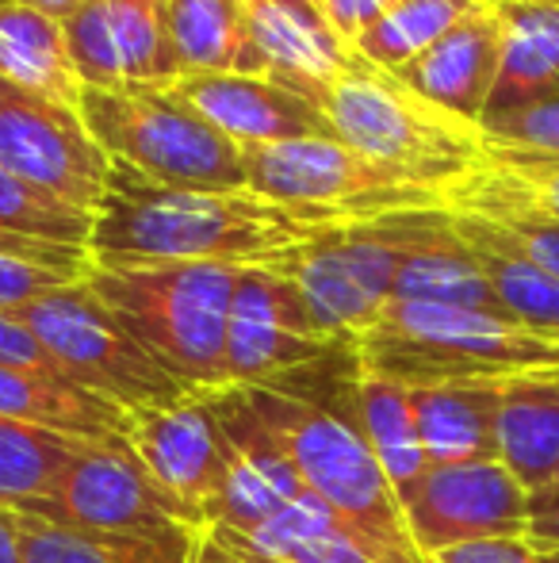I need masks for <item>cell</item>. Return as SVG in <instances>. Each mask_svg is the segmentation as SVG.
<instances>
[{
  "label": "cell",
  "mask_w": 559,
  "mask_h": 563,
  "mask_svg": "<svg viewBox=\"0 0 559 563\" xmlns=\"http://www.w3.org/2000/svg\"><path fill=\"white\" fill-rule=\"evenodd\" d=\"M388 4L391 0H318L322 20H326L349 46L388 12Z\"/></svg>",
  "instance_id": "cell-39"
},
{
  "label": "cell",
  "mask_w": 559,
  "mask_h": 563,
  "mask_svg": "<svg viewBox=\"0 0 559 563\" xmlns=\"http://www.w3.org/2000/svg\"><path fill=\"white\" fill-rule=\"evenodd\" d=\"M242 162L249 192L326 223H365L395 211L440 208L437 196L403 185L388 169L353 154L334 134L249 146L242 150Z\"/></svg>",
  "instance_id": "cell-9"
},
{
  "label": "cell",
  "mask_w": 559,
  "mask_h": 563,
  "mask_svg": "<svg viewBox=\"0 0 559 563\" xmlns=\"http://www.w3.org/2000/svg\"><path fill=\"white\" fill-rule=\"evenodd\" d=\"M525 541L559 549V487L556 483L529 495V526H525Z\"/></svg>",
  "instance_id": "cell-40"
},
{
  "label": "cell",
  "mask_w": 559,
  "mask_h": 563,
  "mask_svg": "<svg viewBox=\"0 0 559 563\" xmlns=\"http://www.w3.org/2000/svg\"><path fill=\"white\" fill-rule=\"evenodd\" d=\"M533 4H556L559 8V0H533Z\"/></svg>",
  "instance_id": "cell-47"
},
{
  "label": "cell",
  "mask_w": 559,
  "mask_h": 563,
  "mask_svg": "<svg viewBox=\"0 0 559 563\" xmlns=\"http://www.w3.org/2000/svg\"><path fill=\"white\" fill-rule=\"evenodd\" d=\"M391 299L506 314V307L499 303L487 273L479 268L476 253L456 234L445 208L411 211V242H406V257L399 265L395 296Z\"/></svg>",
  "instance_id": "cell-19"
},
{
  "label": "cell",
  "mask_w": 559,
  "mask_h": 563,
  "mask_svg": "<svg viewBox=\"0 0 559 563\" xmlns=\"http://www.w3.org/2000/svg\"><path fill=\"white\" fill-rule=\"evenodd\" d=\"M77 112L112 162L169 188L238 192L246 188L242 150L195 112L172 85L81 89Z\"/></svg>",
  "instance_id": "cell-6"
},
{
  "label": "cell",
  "mask_w": 559,
  "mask_h": 563,
  "mask_svg": "<svg viewBox=\"0 0 559 563\" xmlns=\"http://www.w3.org/2000/svg\"><path fill=\"white\" fill-rule=\"evenodd\" d=\"M92 227H97L92 211L74 208L62 196L46 192V188L31 185V180L15 177V173H8L0 165V230L38 238V242L89 250Z\"/></svg>",
  "instance_id": "cell-32"
},
{
  "label": "cell",
  "mask_w": 559,
  "mask_h": 563,
  "mask_svg": "<svg viewBox=\"0 0 559 563\" xmlns=\"http://www.w3.org/2000/svg\"><path fill=\"white\" fill-rule=\"evenodd\" d=\"M460 216L479 219L499 242H506L510 250H517L559 280V223L522 216V211H460Z\"/></svg>",
  "instance_id": "cell-33"
},
{
  "label": "cell",
  "mask_w": 559,
  "mask_h": 563,
  "mask_svg": "<svg viewBox=\"0 0 559 563\" xmlns=\"http://www.w3.org/2000/svg\"><path fill=\"white\" fill-rule=\"evenodd\" d=\"M425 563H540L525 537H487V541L452 544Z\"/></svg>",
  "instance_id": "cell-38"
},
{
  "label": "cell",
  "mask_w": 559,
  "mask_h": 563,
  "mask_svg": "<svg viewBox=\"0 0 559 563\" xmlns=\"http://www.w3.org/2000/svg\"><path fill=\"white\" fill-rule=\"evenodd\" d=\"M15 314L43 341V349L69 384L85 387L115 407L146 410L188 395V387L177 384L138 345L135 334L92 296L85 280L66 284Z\"/></svg>",
  "instance_id": "cell-7"
},
{
  "label": "cell",
  "mask_w": 559,
  "mask_h": 563,
  "mask_svg": "<svg viewBox=\"0 0 559 563\" xmlns=\"http://www.w3.org/2000/svg\"><path fill=\"white\" fill-rule=\"evenodd\" d=\"M62 27L81 89L172 85L185 77L165 0H85Z\"/></svg>",
  "instance_id": "cell-15"
},
{
  "label": "cell",
  "mask_w": 559,
  "mask_h": 563,
  "mask_svg": "<svg viewBox=\"0 0 559 563\" xmlns=\"http://www.w3.org/2000/svg\"><path fill=\"white\" fill-rule=\"evenodd\" d=\"M494 12L502 23V58L483 123L559 97V8L494 0Z\"/></svg>",
  "instance_id": "cell-20"
},
{
  "label": "cell",
  "mask_w": 559,
  "mask_h": 563,
  "mask_svg": "<svg viewBox=\"0 0 559 563\" xmlns=\"http://www.w3.org/2000/svg\"><path fill=\"white\" fill-rule=\"evenodd\" d=\"M54 526L97 529V533H142L169 537L203 529L172 495H165L154 475L142 467L127 441H92L58 475L46 498L15 506Z\"/></svg>",
  "instance_id": "cell-10"
},
{
  "label": "cell",
  "mask_w": 559,
  "mask_h": 563,
  "mask_svg": "<svg viewBox=\"0 0 559 563\" xmlns=\"http://www.w3.org/2000/svg\"><path fill=\"white\" fill-rule=\"evenodd\" d=\"M499 387L502 379L411 387L414 422L429 467L499 460Z\"/></svg>",
  "instance_id": "cell-21"
},
{
  "label": "cell",
  "mask_w": 559,
  "mask_h": 563,
  "mask_svg": "<svg viewBox=\"0 0 559 563\" xmlns=\"http://www.w3.org/2000/svg\"><path fill=\"white\" fill-rule=\"evenodd\" d=\"M483 134L487 142H499V146L537 150V154L559 157V97L522 108L514 115H502L494 123H483Z\"/></svg>",
  "instance_id": "cell-34"
},
{
  "label": "cell",
  "mask_w": 559,
  "mask_h": 563,
  "mask_svg": "<svg viewBox=\"0 0 559 563\" xmlns=\"http://www.w3.org/2000/svg\"><path fill=\"white\" fill-rule=\"evenodd\" d=\"M357 384V379H353ZM257 430L277 445L314 498L380 563H425L403 506L349 407H322L288 384L238 387Z\"/></svg>",
  "instance_id": "cell-2"
},
{
  "label": "cell",
  "mask_w": 559,
  "mask_h": 563,
  "mask_svg": "<svg viewBox=\"0 0 559 563\" xmlns=\"http://www.w3.org/2000/svg\"><path fill=\"white\" fill-rule=\"evenodd\" d=\"M0 4H8V0H0Z\"/></svg>",
  "instance_id": "cell-49"
},
{
  "label": "cell",
  "mask_w": 559,
  "mask_h": 563,
  "mask_svg": "<svg viewBox=\"0 0 559 563\" xmlns=\"http://www.w3.org/2000/svg\"><path fill=\"white\" fill-rule=\"evenodd\" d=\"M471 12L476 4L468 0H391L388 12L353 43V51L383 74H399Z\"/></svg>",
  "instance_id": "cell-30"
},
{
  "label": "cell",
  "mask_w": 559,
  "mask_h": 563,
  "mask_svg": "<svg viewBox=\"0 0 559 563\" xmlns=\"http://www.w3.org/2000/svg\"><path fill=\"white\" fill-rule=\"evenodd\" d=\"M411 541L425 560L452 544L487 537H525L529 490L502 467V460L425 467L406 490H399Z\"/></svg>",
  "instance_id": "cell-13"
},
{
  "label": "cell",
  "mask_w": 559,
  "mask_h": 563,
  "mask_svg": "<svg viewBox=\"0 0 559 563\" xmlns=\"http://www.w3.org/2000/svg\"><path fill=\"white\" fill-rule=\"evenodd\" d=\"M0 418L81 441H127V410L43 372L0 368Z\"/></svg>",
  "instance_id": "cell-25"
},
{
  "label": "cell",
  "mask_w": 559,
  "mask_h": 563,
  "mask_svg": "<svg viewBox=\"0 0 559 563\" xmlns=\"http://www.w3.org/2000/svg\"><path fill=\"white\" fill-rule=\"evenodd\" d=\"M246 4H288V8H314V12H322L318 0H246Z\"/></svg>",
  "instance_id": "cell-44"
},
{
  "label": "cell",
  "mask_w": 559,
  "mask_h": 563,
  "mask_svg": "<svg viewBox=\"0 0 559 563\" xmlns=\"http://www.w3.org/2000/svg\"><path fill=\"white\" fill-rule=\"evenodd\" d=\"M208 533L249 563H380L311 490L254 533Z\"/></svg>",
  "instance_id": "cell-24"
},
{
  "label": "cell",
  "mask_w": 559,
  "mask_h": 563,
  "mask_svg": "<svg viewBox=\"0 0 559 563\" xmlns=\"http://www.w3.org/2000/svg\"><path fill=\"white\" fill-rule=\"evenodd\" d=\"M177 89L238 150L334 134L322 108L265 74H185Z\"/></svg>",
  "instance_id": "cell-16"
},
{
  "label": "cell",
  "mask_w": 559,
  "mask_h": 563,
  "mask_svg": "<svg viewBox=\"0 0 559 563\" xmlns=\"http://www.w3.org/2000/svg\"><path fill=\"white\" fill-rule=\"evenodd\" d=\"M77 280H85V276L58 273V268L35 265V261L0 257V311L15 314L35 303V299L51 296V291L66 288V284H77Z\"/></svg>",
  "instance_id": "cell-35"
},
{
  "label": "cell",
  "mask_w": 559,
  "mask_h": 563,
  "mask_svg": "<svg viewBox=\"0 0 559 563\" xmlns=\"http://www.w3.org/2000/svg\"><path fill=\"white\" fill-rule=\"evenodd\" d=\"M127 445L157 487L208 529L234 456L211 391H188L165 407L127 410Z\"/></svg>",
  "instance_id": "cell-14"
},
{
  "label": "cell",
  "mask_w": 559,
  "mask_h": 563,
  "mask_svg": "<svg viewBox=\"0 0 559 563\" xmlns=\"http://www.w3.org/2000/svg\"><path fill=\"white\" fill-rule=\"evenodd\" d=\"M353 418H357L360 433H365L372 456L380 460L395 495L411 487L425 467H429L418 438V422H414L411 387L395 384V379L357 372V384H353Z\"/></svg>",
  "instance_id": "cell-29"
},
{
  "label": "cell",
  "mask_w": 559,
  "mask_h": 563,
  "mask_svg": "<svg viewBox=\"0 0 559 563\" xmlns=\"http://www.w3.org/2000/svg\"><path fill=\"white\" fill-rule=\"evenodd\" d=\"M411 242V211L334 223L277 261L280 273L299 284L314 322L337 345L357 338L380 319L395 296V276Z\"/></svg>",
  "instance_id": "cell-8"
},
{
  "label": "cell",
  "mask_w": 559,
  "mask_h": 563,
  "mask_svg": "<svg viewBox=\"0 0 559 563\" xmlns=\"http://www.w3.org/2000/svg\"><path fill=\"white\" fill-rule=\"evenodd\" d=\"M326 227L249 188H169L112 162L89 253L97 265H277Z\"/></svg>",
  "instance_id": "cell-1"
},
{
  "label": "cell",
  "mask_w": 559,
  "mask_h": 563,
  "mask_svg": "<svg viewBox=\"0 0 559 563\" xmlns=\"http://www.w3.org/2000/svg\"><path fill=\"white\" fill-rule=\"evenodd\" d=\"M0 563H20V521L8 506H0Z\"/></svg>",
  "instance_id": "cell-41"
},
{
  "label": "cell",
  "mask_w": 559,
  "mask_h": 563,
  "mask_svg": "<svg viewBox=\"0 0 559 563\" xmlns=\"http://www.w3.org/2000/svg\"><path fill=\"white\" fill-rule=\"evenodd\" d=\"M487 139V134H483ZM445 211H522L559 223V157L487 142L483 157L440 196Z\"/></svg>",
  "instance_id": "cell-22"
},
{
  "label": "cell",
  "mask_w": 559,
  "mask_h": 563,
  "mask_svg": "<svg viewBox=\"0 0 559 563\" xmlns=\"http://www.w3.org/2000/svg\"><path fill=\"white\" fill-rule=\"evenodd\" d=\"M20 563H192L203 529H185L169 537L142 533H97L69 529L20 514Z\"/></svg>",
  "instance_id": "cell-26"
},
{
  "label": "cell",
  "mask_w": 559,
  "mask_h": 563,
  "mask_svg": "<svg viewBox=\"0 0 559 563\" xmlns=\"http://www.w3.org/2000/svg\"><path fill=\"white\" fill-rule=\"evenodd\" d=\"M552 483H556V487H559V467H556V479H552Z\"/></svg>",
  "instance_id": "cell-48"
},
{
  "label": "cell",
  "mask_w": 559,
  "mask_h": 563,
  "mask_svg": "<svg viewBox=\"0 0 559 563\" xmlns=\"http://www.w3.org/2000/svg\"><path fill=\"white\" fill-rule=\"evenodd\" d=\"M533 549H537L540 563H559V549H548V544H533Z\"/></svg>",
  "instance_id": "cell-45"
},
{
  "label": "cell",
  "mask_w": 559,
  "mask_h": 563,
  "mask_svg": "<svg viewBox=\"0 0 559 563\" xmlns=\"http://www.w3.org/2000/svg\"><path fill=\"white\" fill-rule=\"evenodd\" d=\"M0 77L66 104H81V77L69 58L66 27L20 0L0 4Z\"/></svg>",
  "instance_id": "cell-28"
},
{
  "label": "cell",
  "mask_w": 559,
  "mask_h": 563,
  "mask_svg": "<svg viewBox=\"0 0 559 563\" xmlns=\"http://www.w3.org/2000/svg\"><path fill=\"white\" fill-rule=\"evenodd\" d=\"M85 445L92 441L0 418V506L15 510L23 503L46 498Z\"/></svg>",
  "instance_id": "cell-31"
},
{
  "label": "cell",
  "mask_w": 559,
  "mask_h": 563,
  "mask_svg": "<svg viewBox=\"0 0 559 563\" xmlns=\"http://www.w3.org/2000/svg\"><path fill=\"white\" fill-rule=\"evenodd\" d=\"M342 349L314 322L299 284L277 265H246L226 322V387H269L337 356Z\"/></svg>",
  "instance_id": "cell-12"
},
{
  "label": "cell",
  "mask_w": 559,
  "mask_h": 563,
  "mask_svg": "<svg viewBox=\"0 0 559 563\" xmlns=\"http://www.w3.org/2000/svg\"><path fill=\"white\" fill-rule=\"evenodd\" d=\"M165 23L185 74H261L246 0H165Z\"/></svg>",
  "instance_id": "cell-27"
},
{
  "label": "cell",
  "mask_w": 559,
  "mask_h": 563,
  "mask_svg": "<svg viewBox=\"0 0 559 563\" xmlns=\"http://www.w3.org/2000/svg\"><path fill=\"white\" fill-rule=\"evenodd\" d=\"M0 368H23V372H43V376H62L58 364L43 349V341L31 334V327L20 314L0 311ZM66 379V376H62Z\"/></svg>",
  "instance_id": "cell-36"
},
{
  "label": "cell",
  "mask_w": 559,
  "mask_h": 563,
  "mask_svg": "<svg viewBox=\"0 0 559 563\" xmlns=\"http://www.w3.org/2000/svg\"><path fill=\"white\" fill-rule=\"evenodd\" d=\"M192 563H249V560H242L238 552H231L226 544H219L215 537H211L208 529H203V533H200V544H195Z\"/></svg>",
  "instance_id": "cell-42"
},
{
  "label": "cell",
  "mask_w": 559,
  "mask_h": 563,
  "mask_svg": "<svg viewBox=\"0 0 559 563\" xmlns=\"http://www.w3.org/2000/svg\"><path fill=\"white\" fill-rule=\"evenodd\" d=\"M246 23L261 74L322 108L326 89L357 62V51L314 8L246 4Z\"/></svg>",
  "instance_id": "cell-18"
},
{
  "label": "cell",
  "mask_w": 559,
  "mask_h": 563,
  "mask_svg": "<svg viewBox=\"0 0 559 563\" xmlns=\"http://www.w3.org/2000/svg\"><path fill=\"white\" fill-rule=\"evenodd\" d=\"M322 112L337 142L403 185L437 196V203L487 146L483 126L433 108L395 74H383L360 54L326 89Z\"/></svg>",
  "instance_id": "cell-5"
},
{
  "label": "cell",
  "mask_w": 559,
  "mask_h": 563,
  "mask_svg": "<svg viewBox=\"0 0 559 563\" xmlns=\"http://www.w3.org/2000/svg\"><path fill=\"white\" fill-rule=\"evenodd\" d=\"M502 58V23L499 12L476 8L468 20H460L445 38L425 54L399 69V81L422 100H429L440 112L463 119V123H483L487 100H491L494 77Z\"/></svg>",
  "instance_id": "cell-17"
},
{
  "label": "cell",
  "mask_w": 559,
  "mask_h": 563,
  "mask_svg": "<svg viewBox=\"0 0 559 563\" xmlns=\"http://www.w3.org/2000/svg\"><path fill=\"white\" fill-rule=\"evenodd\" d=\"M468 4H476V8H491L494 0H468Z\"/></svg>",
  "instance_id": "cell-46"
},
{
  "label": "cell",
  "mask_w": 559,
  "mask_h": 563,
  "mask_svg": "<svg viewBox=\"0 0 559 563\" xmlns=\"http://www.w3.org/2000/svg\"><path fill=\"white\" fill-rule=\"evenodd\" d=\"M357 364L368 376L403 387H445L559 372V341L506 314L391 299L357 338Z\"/></svg>",
  "instance_id": "cell-3"
},
{
  "label": "cell",
  "mask_w": 559,
  "mask_h": 563,
  "mask_svg": "<svg viewBox=\"0 0 559 563\" xmlns=\"http://www.w3.org/2000/svg\"><path fill=\"white\" fill-rule=\"evenodd\" d=\"M20 4H31V8H38V12H46V15H51V20L66 23L69 15H74L77 8L85 4V0H20Z\"/></svg>",
  "instance_id": "cell-43"
},
{
  "label": "cell",
  "mask_w": 559,
  "mask_h": 563,
  "mask_svg": "<svg viewBox=\"0 0 559 563\" xmlns=\"http://www.w3.org/2000/svg\"><path fill=\"white\" fill-rule=\"evenodd\" d=\"M0 257L35 261V265L58 268V273H74V276H89V268H92L89 250L38 242V238H23V234H12V230H0Z\"/></svg>",
  "instance_id": "cell-37"
},
{
  "label": "cell",
  "mask_w": 559,
  "mask_h": 563,
  "mask_svg": "<svg viewBox=\"0 0 559 563\" xmlns=\"http://www.w3.org/2000/svg\"><path fill=\"white\" fill-rule=\"evenodd\" d=\"M0 165L97 216L112 157L74 104L0 77Z\"/></svg>",
  "instance_id": "cell-11"
},
{
  "label": "cell",
  "mask_w": 559,
  "mask_h": 563,
  "mask_svg": "<svg viewBox=\"0 0 559 563\" xmlns=\"http://www.w3.org/2000/svg\"><path fill=\"white\" fill-rule=\"evenodd\" d=\"M238 265H97L85 284L188 391L226 387V322Z\"/></svg>",
  "instance_id": "cell-4"
},
{
  "label": "cell",
  "mask_w": 559,
  "mask_h": 563,
  "mask_svg": "<svg viewBox=\"0 0 559 563\" xmlns=\"http://www.w3.org/2000/svg\"><path fill=\"white\" fill-rule=\"evenodd\" d=\"M499 460L529 495L552 487L559 467V372L502 379Z\"/></svg>",
  "instance_id": "cell-23"
}]
</instances>
